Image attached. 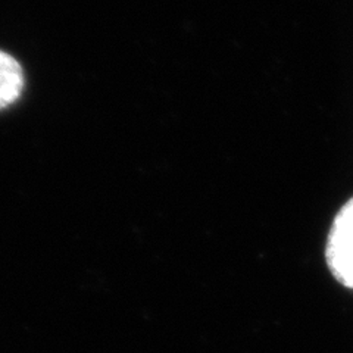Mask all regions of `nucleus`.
I'll use <instances>...</instances> for the list:
<instances>
[{"mask_svg": "<svg viewBox=\"0 0 353 353\" xmlns=\"http://www.w3.org/2000/svg\"><path fill=\"white\" fill-rule=\"evenodd\" d=\"M325 255L334 279L353 289V199L340 209L334 219Z\"/></svg>", "mask_w": 353, "mask_h": 353, "instance_id": "1", "label": "nucleus"}, {"mask_svg": "<svg viewBox=\"0 0 353 353\" xmlns=\"http://www.w3.org/2000/svg\"><path fill=\"white\" fill-rule=\"evenodd\" d=\"M22 87L24 74L19 63L8 53L0 52V109L12 105L19 97Z\"/></svg>", "mask_w": 353, "mask_h": 353, "instance_id": "2", "label": "nucleus"}]
</instances>
